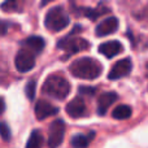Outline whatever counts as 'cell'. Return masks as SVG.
Listing matches in <instances>:
<instances>
[{"instance_id": "4", "label": "cell", "mask_w": 148, "mask_h": 148, "mask_svg": "<svg viewBox=\"0 0 148 148\" xmlns=\"http://www.w3.org/2000/svg\"><path fill=\"white\" fill-rule=\"evenodd\" d=\"M70 18L62 7H53L47 12L44 17V25L49 31H61L69 25Z\"/></svg>"}, {"instance_id": "13", "label": "cell", "mask_w": 148, "mask_h": 148, "mask_svg": "<svg viewBox=\"0 0 148 148\" xmlns=\"http://www.w3.org/2000/svg\"><path fill=\"white\" fill-rule=\"evenodd\" d=\"M73 10H74V13H77V14H79V16H84V17L90 18L91 21L97 20L100 16L109 12V9L101 4L97 8H82L81 7V8H73Z\"/></svg>"}, {"instance_id": "19", "label": "cell", "mask_w": 148, "mask_h": 148, "mask_svg": "<svg viewBox=\"0 0 148 148\" xmlns=\"http://www.w3.org/2000/svg\"><path fill=\"white\" fill-rule=\"evenodd\" d=\"M35 91H36V82L34 81H29L26 83V87H25V94H26V97L29 100H34L35 97Z\"/></svg>"}, {"instance_id": "18", "label": "cell", "mask_w": 148, "mask_h": 148, "mask_svg": "<svg viewBox=\"0 0 148 148\" xmlns=\"http://www.w3.org/2000/svg\"><path fill=\"white\" fill-rule=\"evenodd\" d=\"M43 147V135L39 133V130H33L27 139L25 148H42Z\"/></svg>"}, {"instance_id": "2", "label": "cell", "mask_w": 148, "mask_h": 148, "mask_svg": "<svg viewBox=\"0 0 148 148\" xmlns=\"http://www.w3.org/2000/svg\"><path fill=\"white\" fill-rule=\"evenodd\" d=\"M42 92L56 100H64L70 92V84L68 79L60 74H51L44 81Z\"/></svg>"}, {"instance_id": "1", "label": "cell", "mask_w": 148, "mask_h": 148, "mask_svg": "<svg viewBox=\"0 0 148 148\" xmlns=\"http://www.w3.org/2000/svg\"><path fill=\"white\" fill-rule=\"evenodd\" d=\"M69 69L70 73L77 78L92 81L103 73V65L92 57H81L72 62Z\"/></svg>"}, {"instance_id": "9", "label": "cell", "mask_w": 148, "mask_h": 148, "mask_svg": "<svg viewBox=\"0 0 148 148\" xmlns=\"http://www.w3.org/2000/svg\"><path fill=\"white\" fill-rule=\"evenodd\" d=\"M66 113L73 118L83 117L87 113V107L84 103L83 96H75L70 103H68L66 108H65Z\"/></svg>"}, {"instance_id": "7", "label": "cell", "mask_w": 148, "mask_h": 148, "mask_svg": "<svg viewBox=\"0 0 148 148\" xmlns=\"http://www.w3.org/2000/svg\"><path fill=\"white\" fill-rule=\"evenodd\" d=\"M131 68H133V64H131L130 59L120 60V61H117L112 66L109 74H108V79H110V81H117V79H120V78H123V77L130 74Z\"/></svg>"}, {"instance_id": "24", "label": "cell", "mask_w": 148, "mask_h": 148, "mask_svg": "<svg viewBox=\"0 0 148 148\" xmlns=\"http://www.w3.org/2000/svg\"><path fill=\"white\" fill-rule=\"evenodd\" d=\"M51 1H53V0H42L40 1V7H46L48 3H51Z\"/></svg>"}, {"instance_id": "23", "label": "cell", "mask_w": 148, "mask_h": 148, "mask_svg": "<svg viewBox=\"0 0 148 148\" xmlns=\"http://www.w3.org/2000/svg\"><path fill=\"white\" fill-rule=\"evenodd\" d=\"M4 112H5V101H4V99L0 96V114H3Z\"/></svg>"}, {"instance_id": "15", "label": "cell", "mask_w": 148, "mask_h": 148, "mask_svg": "<svg viewBox=\"0 0 148 148\" xmlns=\"http://www.w3.org/2000/svg\"><path fill=\"white\" fill-rule=\"evenodd\" d=\"M95 138V133L91 131V133L86 134H78V135H74L70 140V144H72L73 148H87L90 146V143L92 142V139Z\"/></svg>"}, {"instance_id": "6", "label": "cell", "mask_w": 148, "mask_h": 148, "mask_svg": "<svg viewBox=\"0 0 148 148\" xmlns=\"http://www.w3.org/2000/svg\"><path fill=\"white\" fill-rule=\"evenodd\" d=\"M14 65H16V69L20 73L29 72V70H31L34 68V65H35V55H34L33 52L27 51V49L22 48L16 55Z\"/></svg>"}, {"instance_id": "16", "label": "cell", "mask_w": 148, "mask_h": 148, "mask_svg": "<svg viewBox=\"0 0 148 148\" xmlns=\"http://www.w3.org/2000/svg\"><path fill=\"white\" fill-rule=\"evenodd\" d=\"M23 7H25V0H5V1L0 5L3 12H7V13L22 12Z\"/></svg>"}, {"instance_id": "10", "label": "cell", "mask_w": 148, "mask_h": 148, "mask_svg": "<svg viewBox=\"0 0 148 148\" xmlns=\"http://www.w3.org/2000/svg\"><path fill=\"white\" fill-rule=\"evenodd\" d=\"M118 29V20L116 17H108L99 23L95 29L96 36H107L109 34L116 33Z\"/></svg>"}, {"instance_id": "17", "label": "cell", "mask_w": 148, "mask_h": 148, "mask_svg": "<svg viewBox=\"0 0 148 148\" xmlns=\"http://www.w3.org/2000/svg\"><path fill=\"white\" fill-rule=\"evenodd\" d=\"M131 113H133L131 108L126 104H122V105H118V107H116L114 109H113L112 117L114 118V120H127V118L131 117Z\"/></svg>"}, {"instance_id": "14", "label": "cell", "mask_w": 148, "mask_h": 148, "mask_svg": "<svg viewBox=\"0 0 148 148\" xmlns=\"http://www.w3.org/2000/svg\"><path fill=\"white\" fill-rule=\"evenodd\" d=\"M44 46H46V42L42 36H36V35H33V36H29L26 38L25 40L22 42V48L27 49V51L33 52L34 55H38L43 51Z\"/></svg>"}, {"instance_id": "11", "label": "cell", "mask_w": 148, "mask_h": 148, "mask_svg": "<svg viewBox=\"0 0 148 148\" xmlns=\"http://www.w3.org/2000/svg\"><path fill=\"white\" fill-rule=\"evenodd\" d=\"M118 99V95L116 92H104L99 96L97 99V114L99 116H104L108 112L112 104Z\"/></svg>"}, {"instance_id": "21", "label": "cell", "mask_w": 148, "mask_h": 148, "mask_svg": "<svg viewBox=\"0 0 148 148\" xmlns=\"http://www.w3.org/2000/svg\"><path fill=\"white\" fill-rule=\"evenodd\" d=\"M81 96H94L96 92V87H88V86H81L78 90Z\"/></svg>"}, {"instance_id": "20", "label": "cell", "mask_w": 148, "mask_h": 148, "mask_svg": "<svg viewBox=\"0 0 148 148\" xmlns=\"http://www.w3.org/2000/svg\"><path fill=\"white\" fill-rule=\"evenodd\" d=\"M0 136L4 142L10 140V129L7 123L0 122Z\"/></svg>"}, {"instance_id": "8", "label": "cell", "mask_w": 148, "mask_h": 148, "mask_svg": "<svg viewBox=\"0 0 148 148\" xmlns=\"http://www.w3.org/2000/svg\"><path fill=\"white\" fill-rule=\"evenodd\" d=\"M34 113H35L36 120L43 121L44 118L57 114V113H59V108H57L56 105L51 104L49 101H47V100L40 99V100H38V101H36Z\"/></svg>"}, {"instance_id": "22", "label": "cell", "mask_w": 148, "mask_h": 148, "mask_svg": "<svg viewBox=\"0 0 148 148\" xmlns=\"http://www.w3.org/2000/svg\"><path fill=\"white\" fill-rule=\"evenodd\" d=\"M8 29H9V25H8V22L0 20V35H5V34L8 33Z\"/></svg>"}, {"instance_id": "12", "label": "cell", "mask_w": 148, "mask_h": 148, "mask_svg": "<svg viewBox=\"0 0 148 148\" xmlns=\"http://www.w3.org/2000/svg\"><path fill=\"white\" fill-rule=\"evenodd\" d=\"M122 51H123V47L118 40H109L99 46V52L101 55H104L105 57H108V59H112V57L117 56Z\"/></svg>"}, {"instance_id": "3", "label": "cell", "mask_w": 148, "mask_h": 148, "mask_svg": "<svg viewBox=\"0 0 148 148\" xmlns=\"http://www.w3.org/2000/svg\"><path fill=\"white\" fill-rule=\"evenodd\" d=\"M78 30H82V29L79 27V25H77L75 27H74L73 33L68 34L65 38H62L61 40L57 43V48L65 51V55H64V57H62V60H66L68 57L72 56L74 53H78V52H81V51L88 49L90 43L86 39L81 38V36H74V34Z\"/></svg>"}, {"instance_id": "5", "label": "cell", "mask_w": 148, "mask_h": 148, "mask_svg": "<svg viewBox=\"0 0 148 148\" xmlns=\"http://www.w3.org/2000/svg\"><path fill=\"white\" fill-rule=\"evenodd\" d=\"M65 136V122L62 120H55L49 125V134L47 146L48 148H57L61 146Z\"/></svg>"}]
</instances>
